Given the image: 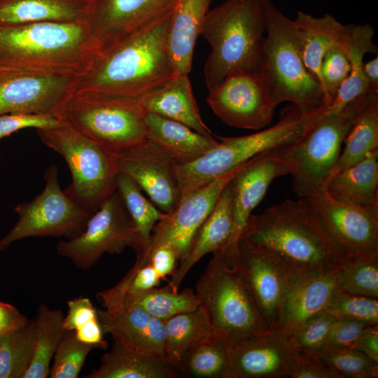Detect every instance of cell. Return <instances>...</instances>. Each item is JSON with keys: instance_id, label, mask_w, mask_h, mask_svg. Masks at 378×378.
<instances>
[{"instance_id": "8", "label": "cell", "mask_w": 378, "mask_h": 378, "mask_svg": "<svg viewBox=\"0 0 378 378\" xmlns=\"http://www.w3.org/2000/svg\"><path fill=\"white\" fill-rule=\"evenodd\" d=\"M146 111L136 98L74 92L62 119L115 157L148 140Z\"/></svg>"}, {"instance_id": "48", "label": "cell", "mask_w": 378, "mask_h": 378, "mask_svg": "<svg viewBox=\"0 0 378 378\" xmlns=\"http://www.w3.org/2000/svg\"><path fill=\"white\" fill-rule=\"evenodd\" d=\"M162 279L150 265L136 268L132 267L114 286V290L127 295H137L156 288Z\"/></svg>"}, {"instance_id": "52", "label": "cell", "mask_w": 378, "mask_h": 378, "mask_svg": "<svg viewBox=\"0 0 378 378\" xmlns=\"http://www.w3.org/2000/svg\"><path fill=\"white\" fill-rule=\"evenodd\" d=\"M166 340V320L151 316L148 324L150 354L165 360Z\"/></svg>"}, {"instance_id": "3", "label": "cell", "mask_w": 378, "mask_h": 378, "mask_svg": "<svg viewBox=\"0 0 378 378\" xmlns=\"http://www.w3.org/2000/svg\"><path fill=\"white\" fill-rule=\"evenodd\" d=\"M98 53L88 22L0 24V72L83 76Z\"/></svg>"}, {"instance_id": "18", "label": "cell", "mask_w": 378, "mask_h": 378, "mask_svg": "<svg viewBox=\"0 0 378 378\" xmlns=\"http://www.w3.org/2000/svg\"><path fill=\"white\" fill-rule=\"evenodd\" d=\"M115 158L118 172L131 178L162 212L175 211L181 200L177 163L167 152L148 139Z\"/></svg>"}, {"instance_id": "47", "label": "cell", "mask_w": 378, "mask_h": 378, "mask_svg": "<svg viewBox=\"0 0 378 378\" xmlns=\"http://www.w3.org/2000/svg\"><path fill=\"white\" fill-rule=\"evenodd\" d=\"M288 378H340L314 352L295 349Z\"/></svg>"}, {"instance_id": "36", "label": "cell", "mask_w": 378, "mask_h": 378, "mask_svg": "<svg viewBox=\"0 0 378 378\" xmlns=\"http://www.w3.org/2000/svg\"><path fill=\"white\" fill-rule=\"evenodd\" d=\"M64 318L61 310L50 309L45 304L39 305L34 318L36 327L34 354L23 378L49 377L51 361L66 331L63 326Z\"/></svg>"}, {"instance_id": "29", "label": "cell", "mask_w": 378, "mask_h": 378, "mask_svg": "<svg viewBox=\"0 0 378 378\" xmlns=\"http://www.w3.org/2000/svg\"><path fill=\"white\" fill-rule=\"evenodd\" d=\"M85 378H177L176 367L163 358L134 351L117 339Z\"/></svg>"}, {"instance_id": "9", "label": "cell", "mask_w": 378, "mask_h": 378, "mask_svg": "<svg viewBox=\"0 0 378 378\" xmlns=\"http://www.w3.org/2000/svg\"><path fill=\"white\" fill-rule=\"evenodd\" d=\"M41 141L66 161L71 183L64 190L77 204L93 214L116 191L115 158L77 132L65 120L49 129H38Z\"/></svg>"}, {"instance_id": "11", "label": "cell", "mask_w": 378, "mask_h": 378, "mask_svg": "<svg viewBox=\"0 0 378 378\" xmlns=\"http://www.w3.org/2000/svg\"><path fill=\"white\" fill-rule=\"evenodd\" d=\"M44 178L43 191L32 200L14 208L18 219L0 239V251L24 238L54 237L71 239L84 230L92 214L81 208L61 188L56 164L46 169Z\"/></svg>"}, {"instance_id": "15", "label": "cell", "mask_w": 378, "mask_h": 378, "mask_svg": "<svg viewBox=\"0 0 378 378\" xmlns=\"http://www.w3.org/2000/svg\"><path fill=\"white\" fill-rule=\"evenodd\" d=\"M82 76L0 72V115L31 113L62 118Z\"/></svg>"}, {"instance_id": "44", "label": "cell", "mask_w": 378, "mask_h": 378, "mask_svg": "<svg viewBox=\"0 0 378 378\" xmlns=\"http://www.w3.org/2000/svg\"><path fill=\"white\" fill-rule=\"evenodd\" d=\"M343 41L332 46L321 62V86L325 94L326 107L332 102L351 71L350 62L344 49Z\"/></svg>"}, {"instance_id": "10", "label": "cell", "mask_w": 378, "mask_h": 378, "mask_svg": "<svg viewBox=\"0 0 378 378\" xmlns=\"http://www.w3.org/2000/svg\"><path fill=\"white\" fill-rule=\"evenodd\" d=\"M356 105L357 98L339 112H324L299 140L281 149L293 167L292 188L300 198L324 190L351 127Z\"/></svg>"}, {"instance_id": "34", "label": "cell", "mask_w": 378, "mask_h": 378, "mask_svg": "<svg viewBox=\"0 0 378 378\" xmlns=\"http://www.w3.org/2000/svg\"><path fill=\"white\" fill-rule=\"evenodd\" d=\"M97 296L98 299L125 300L142 308L150 316L164 320L195 310L201 304L195 292L190 288L179 292L173 290L167 285L134 296L120 293L110 288L99 292Z\"/></svg>"}, {"instance_id": "14", "label": "cell", "mask_w": 378, "mask_h": 378, "mask_svg": "<svg viewBox=\"0 0 378 378\" xmlns=\"http://www.w3.org/2000/svg\"><path fill=\"white\" fill-rule=\"evenodd\" d=\"M206 102L225 124L258 130L269 125L276 106L260 72H237L209 90Z\"/></svg>"}, {"instance_id": "19", "label": "cell", "mask_w": 378, "mask_h": 378, "mask_svg": "<svg viewBox=\"0 0 378 378\" xmlns=\"http://www.w3.org/2000/svg\"><path fill=\"white\" fill-rule=\"evenodd\" d=\"M180 0H92L88 20L99 53L175 8Z\"/></svg>"}, {"instance_id": "37", "label": "cell", "mask_w": 378, "mask_h": 378, "mask_svg": "<svg viewBox=\"0 0 378 378\" xmlns=\"http://www.w3.org/2000/svg\"><path fill=\"white\" fill-rule=\"evenodd\" d=\"M335 274L339 290L378 298V253H346Z\"/></svg>"}, {"instance_id": "28", "label": "cell", "mask_w": 378, "mask_h": 378, "mask_svg": "<svg viewBox=\"0 0 378 378\" xmlns=\"http://www.w3.org/2000/svg\"><path fill=\"white\" fill-rule=\"evenodd\" d=\"M148 139L167 152L177 163L192 162L214 148L218 140L207 138L186 125L146 112Z\"/></svg>"}, {"instance_id": "55", "label": "cell", "mask_w": 378, "mask_h": 378, "mask_svg": "<svg viewBox=\"0 0 378 378\" xmlns=\"http://www.w3.org/2000/svg\"><path fill=\"white\" fill-rule=\"evenodd\" d=\"M354 349L378 363V324L368 326L356 342Z\"/></svg>"}, {"instance_id": "45", "label": "cell", "mask_w": 378, "mask_h": 378, "mask_svg": "<svg viewBox=\"0 0 378 378\" xmlns=\"http://www.w3.org/2000/svg\"><path fill=\"white\" fill-rule=\"evenodd\" d=\"M336 318L326 310L309 317L288 336L291 346L305 351L321 349L326 344Z\"/></svg>"}, {"instance_id": "26", "label": "cell", "mask_w": 378, "mask_h": 378, "mask_svg": "<svg viewBox=\"0 0 378 378\" xmlns=\"http://www.w3.org/2000/svg\"><path fill=\"white\" fill-rule=\"evenodd\" d=\"M332 199L349 206H378V148L358 162L331 175L324 190Z\"/></svg>"}, {"instance_id": "24", "label": "cell", "mask_w": 378, "mask_h": 378, "mask_svg": "<svg viewBox=\"0 0 378 378\" xmlns=\"http://www.w3.org/2000/svg\"><path fill=\"white\" fill-rule=\"evenodd\" d=\"M146 112L172 119L214 139L201 118L188 75H176L138 98Z\"/></svg>"}, {"instance_id": "23", "label": "cell", "mask_w": 378, "mask_h": 378, "mask_svg": "<svg viewBox=\"0 0 378 378\" xmlns=\"http://www.w3.org/2000/svg\"><path fill=\"white\" fill-rule=\"evenodd\" d=\"M230 183V182H229ZM222 191L214 208L197 230L186 255L167 284L178 291L187 273L204 255L225 250L232 234L233 219L230 184Z\"/></svg>"}, {"instance_id": "1", "label": "cell", "mask_w": 378, "mask_h": 378, "mask_svg": "<svg viewBox=\"0 0 378 378\" xmlns=\"http://www.w3.org/2000/svg\"><path fill=\"white\" fill-rule=\"evenodd\" d=\"M240 239L272 254L297 276L335 272L346 255L307 198L251 214Z\"/></svg>"}, {"instance_id": "22", "label": "cell", "mask_w": 378, "mask_h": 378, "mask_svg": "<svg viewBox=\"0 0 378 378\" xmlns=\"http://www.w3.org/2000/svg\"><path fill=\"white\" fill-rule=\"evenodd\" d=\"M335 272L311 273L295 277L275 330L288 337L309 317L324 311L337 289Z\"/></svg>"}, {"instance_id": "56", "label": "cell", "mask_w": 378, "mask_h": 378, "mask_svg": "<svg viewBox=\"0 0 378 378\" xmlns=\"http://www.w3.org/2000/svg\"><path fill=\"white\" fill-rule=\"evenodd\" d=\"M363 72L369 91L378 94V57L363 63Z\"/></svg>"}, {"instance_id": "5", "label": "cell", "mask_w": 378, "mask_h": 378, "mask_svg": "<svg viewBox=\"0 0 378 378\" xmlns=\"http://www.w3.org/2000/svg\"><path fill=\"white\" fill-rule=\"evenodd\" d=\"M324 111L323 108L304 112L291 104L281 111L278 122L272 127L243 136L219 137L218 143L201 157L176 165L181 200L258 155L290 146Z\"/></svg>"}, {"instance_id": "16", "label": "cell", "mask_w": 378, "mask_h": 378, "mask_svg": "<svg viewBox=\"0 0 378 378\" xmlns=\"http://www.w3.org/2000/svg\"><path fill=\"white\" fill-rule=\"evenodd\" d=\"M271 330L279 324L284 300L298 276L272 254L239 239L233 262Z\"/></svg>"}, {"instance_id": "38", "label": "cell", "mask_w": 378, "mask_h": 378, "mask_svg": "<svg viewBox=\"0 0 378 378\" xmlns=\"http://www.w3.org/2000/svg\"><path fill=\"white\" fill-rule=\"evenodd\" d=\"M230 348L211 335L190 347L183 357L180 370L199 378H225Z\"/></svg>"}, {"instance_id": "27", "label": "cell", "mask_w": 378, "mask_h": 378, "mask_svg": "<svg viewBox=\"0 0 378 378\" xmlns=\"http://www.w3.org/2000/svg\"><path fill=\"white\" fill-rule=\"evenodd\" d=\"M92 0H0V24L88 22Z\"/></svg>"}, {"instance_id": "33", "label": "cell", "mask_w": 378, "mask_h": 378, "mask_svg": "<svg viewBox=\"0 0 378 378\" xmlns=\"http://www.w3.org/2000/svg\"><path fill=\"white\" fill-rule=\"evenodd\" d=\"M343 144L344 146L330 176L358 162L368 152L378 148V94L368 92L357 97L351 127Z\"/></svg>"}, {"instance_id": "2", "label": "cell", "mask_w": 378, "mask_h": 378, "mask_svg": "<svg viewBox=\"0 0 378 378\" xmlns=\"http://www.w3.org/2000/svg\"><path fill=\"white\" fill-rule=\"evenodd\" d=\"M174 9L98 53L75 92L138 99L174 76L167 50Z\"/></svg>"}, {"instance_id": "17", "label": "cell", "mask_w": 378, "mask_h": 378, "mask_svg": "<svg viewBox=\"0 0 378 378\" xmlns=\"http://www.w3.org/2000/svg\"><path fill=\"white\" fill-rule=\"evenodd\" d=\"M281 149L258 155L248 161L231 179L233 225L224 250L225 258L232 264L237 254L238 243L247 220L276 178L290 174L293 167Z\"/></svg>"}, {"instance_id": "6", "label": "cell", "mask_w": 378, "mask_h": 378, "mask_svg": "<svg viewBox=\"0 0 378 378\" xmlns=\"http://www.w3.org/2000/svg\"><path fill=\"white\" fill-rule=\"evenodd\" d=\"M195 293L208 314L211 335L230 349L271 330L239 272L227 262L223 249L213 253Z\"/></svg>"}, {"instance_id": "7", "label": "cell", "mask_w": 378, "mask_h": 378, "mask_svg": "<svg viewBox=\"0 0 378 378\" xmlns=\"http://www.w3.org/2000/svg\"><path fill=\"white\" fill-rule=\"evenodd\" d=\"M264 6L265 38L260 74L274 104L290 102L304 112L326 108L323 90L303 63L294 21L271 0H264Z\"/></svg>"}, {"instance_id": "54", "label": "cell", "mask_w": 378, "mask_h": 378, "mask_svg": "<svg viewBox=\"0 0 378 378\" xmlns=\"http://www.w3.org/2000/svg\"><path fill=\"white\" fill-rule=\"evenodd\" d=\"M75 331L76 338L85 344L94 346L97 349H106L108 344L103 337V330L98 317L90 321Z\"/></svg>"}, {"instance_id": "41", "label": "cell", "mask_w": 378, "mask_h": 378, "mask_svg": "<svg viewBox=\"0 0 378 378\" xmlns=\"http://www.w3.org/2000/svg\"><path fill=\"white\" fill-rule=\"evenodd\" d=\"M314 353L340 378L378 377V363L356 349L324 346Z\"/></svg>"}, {"instance_id": "25", "label": "cell", "mask_w": 378, "mask_h": 378, "mask_svg": "<svg viewBox=\"0 0 378 378\" xmlns=\"http://www.w3.org/2000/svg\"><path fill=\"white\" fill-rule=\"evenodd\" d=\"M212 0H180L167 36V50L174 74L188 75L196 41Z\"/></svg>"}, {"instance_id": "51", "label": "cell", "mask_w": 378, "mask_h": 378, "mask_svg": "<svg viewBox=\"0 0 378 378\" xmlns=\"http://www.w3.org/2000/svg\"><path fill=\"white\" fill-rule=\"evenodd\" d=\"M178 260L176 252L169 246H162L155 248L149 255L148 264L156 271L162 280L174 272Z\"/></svg>"}, {"instance_id": "31", "label": "cell", "mask_w": 378, "mask_h": 378, "mask_svg": "<svg viewBox=\"0 0 378 378\" xmlns=\"http://www.w3.org/2000/svg\"><path fill=\"white\" fill-rule=\"evenodd\" d=\"M293 21L299 34L303 63L312 76L321 85L323 58L332 46L343 41L346 24L329 14L316 18L303 11H298Z\"/></svg>"}, {"instance_id": "39", "label": "cell", "mask_w": 378, "mask_h": 378, "mask_svg": "<svg viewBox=\"0 0 378 378\" xmlns=\"http://www.w3.org/2000/svg\"><path fill=\"white\" fill-rule=\"evenodd\" d=\"M34 319L14 332L0 336V378H23L35 349Z\"/></svg>"}, {"instance_id": "30", "label": "cell", "mask_w": 378, "mask_h": 378, "mask_svg": "<svg viewBox=\"0 0 378 378\" xmlns=\"http://www.w3.org/2000/svg\"><path fill=\"white\" fill-rule=\"evenodd\" d=\"M104 309L97 317L104 333L110 334L125 346L150 354L148 324L151 316L142 308L122 299H101Z\"/></svg>"}, {"instance_id": "50", "label": "cell", "mask_w": 378, "mask_h": 378, "mask_svg": "<svg viewBox=\"0 0 378 378\" xmlns=\"http://www.w3.org/2000/svg\"><path fill=\"white\" fill-rule=\"evenodd\" d=\"M67 314L64 318L65 330H76L90 321L97 317V310L86 297L70 300L67 302Z\"/></svg>"}, {"instance_id": "21", "label": "cell", "mask_w": 378, "mask_h": 378, "mask_svg": "<svg viewBox=\"0 0 378 378\" xmlns=\"http://www.w3.org/2000/svg\"><path fill=\"white\" fill-rule=\"evenodd\" d=\"M294 350L287 335L269 330L230 349L225 378H288Z\"/></svg>"}, {"instance_id": "12", "label": "cell", "mask_w": 378, "mask_h": 378, "mask_svg": "<svg viewBox=\"0 0 378 378\" xmlns=\"http://www.w3.org/2000/svg\"><path fill=\"white\" fill-rule=\"evenodd\" d=\"M132 248L139 257L144 250L137 228L116 191L90 217L84 230L57 244L58 255L81 270H88L104 253L119 254Z\"/></svg>"}, {"instance_id": "42", "label": "cell", "mask_w": 378, "mask_h": 378, "mask_svg": "<svg viewBox=\"0 0 378 378\" xmlns=\"http://www.w3.org/2000/svg\"><path fill=\"white\" fill-rule=\"evenodd\" d=\"M94 346L79 341L74 330H66L53 356L49 377H78L90 352Z\"/></svg>"}, {"instance_id": "46", "label": "cell", "mask_w": 378, "mask_h": 378, "mask_svg": "<svg viewBox=\"0 0 378 378\" xmlns=\"http://www.w3.org/2000/svg\"><path fill=\"white\" fill-rule=\"evenodd\" d=\"M62 118L47 114L15 113L0 115V141L24 128L49 129L57 126Z\"/></svg>"}, {"instance_id": "40", "label": "cell", "mask_w": 378, "mask_h": 378, "mask_svg": "<svg viewBox=\"0 0 378 378\" xmlns=\"http://www.w3.org/2000/svg\"><path fill=\"white\" fill-rule=\"evenodd\" d=\"M116 190L144 242V253L148 244L153 227L167 214L149 202L142 195L139 186L123 173L118 172L117 174Z\"/></svg>"}, {"instance_id": "53", "label": "cell", "mask_w": 378, "mask_h": 378, "mask_svg": "<svg viewBox=\"0 0 378 378\" xmlns=\"http://www.w3.org/2000/svg\"><path fill=\"white\" fill-rule=\"evenodd\" d=\"M29 321L15 307L0 302V336L26 326Z\"/></svg>"}, {"instance_id": "43", "label": "cell", "mask_w": 378, "mask_h": 378, "mask_svg": "<svg viewBox=\"0 0 378 378\" xmlns=\"http://www.w3.org/2000/svg\"><path fill=\"white\" fill-rule=\"evenodd\" d=\"M335 318H348L378 324L377 298L335 290L326 309Z\"/></svg>"}, {"instance_id": "4", "label": "cell", "mask_w": 378, "mask_h": 378, "mask_svg": "<svg viewBox=\"0 0 378 378\" xmlns=\"http://www.w3.org/2000/svg\"><path fill=\"white\" fill-rule=\"evenodd\" d=\"M201 35L211 47L204 74L208 90L237 72H260L264 61V0H225L209 10Z\"/></svg>"}, {"instance_id": "49", "label": "cell", "mask_w": 378, "mask_h": 378, "mask_svg": "<svg viewBox=\"0 0 378 378\" xmlns=\"http://www.w3.org/2000/svg\"><path fill=\"white\" fill-rule=\"evenodd\" d=\"M370 325L374 324L353 318H337L324 346L354 348L363 331Z\"/></svg>"}, {"instance_id": "32", "label": "cell", "mask_w": 378, "mask_h": 378, "mask_svg": "<svg viewBox=\"0 0 378 378\" xmlns=\"http://www.w3.org/2000/svg\"><path fill=\"white\" fill-rule=\"evenodd\" d=\"M374 35V29L369 23L346 24L343 47L350 62L351 71L332 102L325 108L326 113L339 112L354 99L370 92L363 66L366 53H377V46L373 43Z\"/></svg>"}, {"instance_id": "13", "label": "cell", "mask_w": 378, "mask_h": 378, "mask_svg": "<svg viewBox=\"0 0 378 378\" xmlns=\"http://www.w3.org/2000/svg\"><path fill=\"white\" fill-rule=\"evenodd\" d=\"M247 162L200 187L181 200L174 211L167 214L155 225L146 250L136 257L134 267L139 268L147 265L150 254L162 246L171 247L178 260L182 259L225 187Z\"/></svg>"}, {"instance_id": "35", "label": "cell", "mask_w": 378, "mask_h": 378, "mask_svg": "<svg viewBox=\"0 0 378 378\" xmlns=\"http://www.w3.org/2000/svg\"><path fill=\"white\" fill-rule=\"evenodd\" d=\"M165 360L180 370L181 362L187 351L211 335V324L205 309L176 314L166 320Z\"/></svg>"}, {"instance_id": "20", "label": "cell", "mask_w": 378, "mask_h": 378, "mask_svg": "<svg viewBox=\"0 0 378 378\" xmlns=\"http://www.w3.org/2000/svg\"><path fill=\"white\" fill-rule=\"evenodd\" d=\"M304 198L346 253H378V206L363 209L344 204L325 190Z\"/></svg>"}]
</instances>
